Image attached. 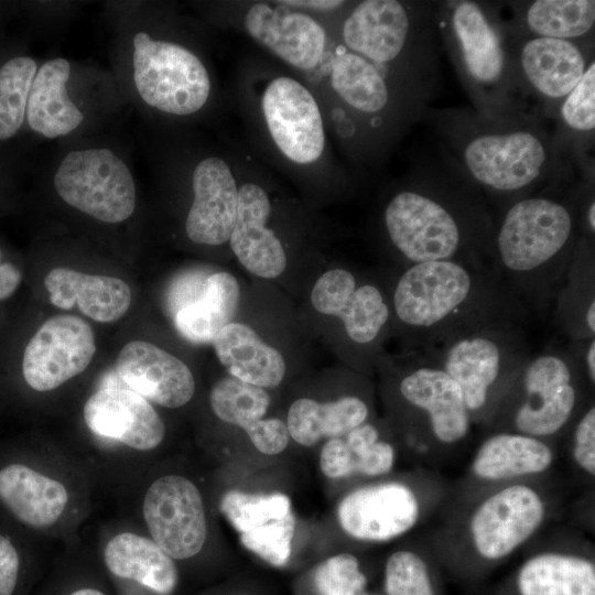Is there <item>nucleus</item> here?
<instances>
[{"instance_id":"24","label":"nucleus","mask_w":595,"mask_h":595,"mask_svg":"<svg viewBox=\"0 0 595 595\" xmlns=\"http://www.w3.org/2000/svg\"><path fill=\"white\" fill-rule=\"evenodd\" d=\"M67 502L68 493L61 482L21 463L0 467V504L24 526L51 527Z\"/></svg>"},{"instance_id":"4","label":"nucleus","mask_w":595,"mask_h":595,"mask_svg":"<svg viewBox=\"0 0 595 595\" xmlns=\"http://www.w3.org/2000/svg\"><path fill=\"white\" fill-rule=\"evenodd\" d=\"M526 324L480 326L416 351L458 385L472 422L487 423L532 354Z\"/></svg>"},{"instance_id":"39","label":"nucleus","mask_w":595,"mask_h":595,"mask_svg":"<svg viewBox=\"0 0 595 595\" xmlns=\"http://www.w3.org/2000/svg\"><path fill=\"white\" fill-rule=\"evenodd\" d=\"M221 513L240 533L283 518L291 512L290 498L280 493L262 495L227 491L219 504Z\"/></svg>"},{"instance_id":"23","label":"nucleus","mask_w":595,"mask_h":595,"mask_svg":"<svg viewBox=\"0 0 595 595\" xmlns=\"http://www.w3.org/2000/svg\"><path fill=\"white\" fill-rule=\"evenodd\" d=\"M554 462L549 441L531 435L495 431L478 446L472 474L486 483H509L547 473Z\"/></svg>"},{"instance_id":"28","label":"nucleus","mask_w":595,"mask_h":595,"mask_svg":"<svg viewBox=\"0 0 595 595\" xmlns=\"http://www.w3.org/2000/svg\"><path fill=\"white\" fill-rule=\"evenodd\" d=\"M69 74V63L57 57L44 63L33 78L26 119L32 130L46 138L66 136L84 119L80 110L67 96Z\"/></svg>"},{"instance_id":"3","label":"nucleus","mask_w":595,"mask_h":595,"mask_svg":"<svg viewBox=\"0 0 595 595\" xmlns=\"http://www.w3.org/2000/svg\"><path fill=\"white\" fill-rule=\"evenodd\" d=\"M382 219L405 267L437 260L490 267L494 228L477 207L432 191L403 188L387 202Z\"/></svg>"},{"instance_id":"45","label":"nucleus","mask_w":595,"mask_h":595,"mask_svg":"<svg viewBox=\"0 0 595 595\" xmlns=\"http://www.w3.org/2000/svg\"><path fill=\"white\" fill-rule=\"evenodd\" d=\"M246 433L253 446L264 455H277L289 444L286 423L277 418L262 419L248 428Z\"/></svg>"},{"instance_id":"12","label":"nucleus","mask_w":595,"mask_h":595,"mask_svg":"<svg viewBox=\"0 0 595 595\" xmlns=\"http://www.w3.org/2000/svg\"><path fill=\"white\" fill-rule=\"evenodd\" d=\"M549 159L545 141L524 129L479 133L463 150L470 176L484 188L499 194L527 191L542 177Z\"/></svg>"},{"instance_id":"2","label":"nucleus","mask_w":595,"mask_h":595,"mask_svg":"<svg viewBox=\"0 0 595 595\" xmlns=\"http://www.w3.org/2000/svg\"><path fill=\"white\" fill-rule=\"evenodd\" d=\"M576 208L551 196L512 202L493 230L489 264L528 310L554 304L578 247Z\"/></svg>"},{"instance_id":"31","label":"nucleus","mask_w":595,"mask_h":595,"mask_svg":"<svg viewBox=\"0 0 595 595\" xmlns=\"http://www.w3.org/2000/svg\"><path fill=\"white\" fill-rule=\"evenodd\" d=\"M517 588L520 595H595V564L573 553H538L521 565Z\"/></svg>"},{"instance_id":"41","label":"nucleus","mask_w":595,"mask_h":595,"mask_svg":"<svg viewBox=\"0 0 595 595\" xmlns=\"http://www.w3.org/2000/svg\"><path fill=\"white\" fill-rule=\"evenodd\" d=\"M383 585L387 595H435L426 562L411 550L390 554Z\"/></svg>"},{"instance_id":"25","label":"nucleus","mask_w":595,"mask_h":595,"mask_svg":"<svg viewBox=\"0 0 595 595\" xmlns=\"http://www.w3.org/2000/svg\"><path fill=\"white\" fill-rule=\"evenodd\" d=\"M212 344L230 377L266 389L279 386L285 376L286 365L282 354L266 344L246 324H227Z\"/></svg>"},{"instance_id":"51","label":"nucleus","mask_w":595,"mask_h":595,"mask_svg":"<svg viewBox=\"0 0 595 595\" xmlns=\"http://www.w3.org/2000/svg\"><path fill=\"white\" fill-rule=\"evenodd\" d=\"M69 595H105L101 591L90 587H84L72 592Z\"/></svg>"},{"instance_id":"50","label":"nucleus","mask_w":595,"mask_h":595,"mask_svg":"<svg viewBox=\"0 0 595 595\" xmlns=\"http://www.w3.org/2000/svg\"><path fill=\"white\" fill-rule=\"evenodd\" d=\"M586 224L588 231L594 234L595 230V203L594 199L588 204L586 209Z\"/></svg>"},{"instance_id":"40","label":"nucleus","mask_w":595,"mask_h":595,"mask_svg":"<svg viewBox=\"0 0 595 595\" xmlns=\"http://www.w3.org/2000/svg\"><path fill=\"white\" fill-rule=\"evenodd\" d=\"M295 524L291 511L283 518L240 533V542L270 565L281 567L290 560Z\"/></svg>"},{"instance_id":"5","label":"nucleus","mask_w":595,"mask_h":595,"mask_svg":"<svg viewBox=\"0 0 595 595\" xmlns=\"http://www.w3.org/2000/svg\"><path fill=\"white\" fill-rule=\"evenodd\" d=\"M586 385L569 346L544 348L531 354L487 423L496 431L550 441L570 429L586 407Z\"/></svg>"},{"instance_id":"49","label":"nucleus","mask_w":595,"mask_h":595,"mask_svg":"<svg viewBox=\"0 0 595 595\" xmlns=\"http://www.w3.org/2000/svg\"><path fill=\"white\" fill-rule=\"evenodd\" d=\"M282 2L313 15L333 13L346 4L345 1L340 0H284Z\"/></svg>"},{"instance_id":"35","label":"nucleus","mask_w":595,"mask_h":595,"mask_svg":"<svg viewBox=\"0 0 595 595\" xmlns=\"http://www.w3.org/2000/svg\"><path fill=\"white\" fill-rule=\"evenodd\" d=\"M558 323L570 340L595 337L594 268L578 245L566 279L554 301Z\"/></svg>"},{"instance_id":"19","label":"nucleus","mask_w":595,"mask_h":595,"mask_svg":"<svg viewBox=\"0 0 595 595\" xmlns=\"http://www.w3.org/2000/svg\"><path fill=\"white\" fill-rule=\"evenodd\" d=\"M84 420L93 433L137 451L158 447L165 435V425L152 404L129 388L97 390L84 405Z\"/></svg>"},{"instance_id":"46","label":"nucleus","mask_w":595,"mask_h":595,"mask_svg":"<svg viewBox=\"0 0 595 595\" xmlns=\"http://www.w3.org/2000/svg\"><path fill=\"white\" fill-rule=\"evenodd\" d=\"M21 572L22 560L17 547L0 532V595H15Z\"/></svg>"},{"instance_id":"18","label":"nucleus","mask_w":595,"mask_h":595,"mask_svg":"<svg viewBox=\"0 0 595 595\" xmlns=\"http://www.w3.org/2000/svg\"><path fill=\"white\" fill-rule=\"evenodd\" d=\"M272 205L269 193L253 178L239 182L236 221L229 238L230 248L249 272L274 279L286 268V253L269 220Z\"/></svg>"},{"instance_id":"38","label":"nucleus","mask_w":595,"mask_h":595,"mask_svg":"<svg viewBox=\"0 0 595 595\" xmlns=\"http://www.w3.org/2000/svg\"><path fill=\"white\" fill-rule=\"evenodd\" d=\"M36 69L35 61L28 56L13 57L0 68V140L20 129Z\"/></svg>"},{"instance_id":"27","label":"nucleus","mask_w":595,"mask_h":595,"mask_svg":"<svg viewBox=\"0 0 595 595\" xmlns=\"http://www.w3.org/2000/svg\"><path fill=\"white\" fill-rule=\"evenodd\" d=\"M451 24L468 76L484 86L498 83L505 69V53L482 8L472 1H459L453 9Z\"/></svg>"},{"instance_id":"20","label":"nucleus","mask_w":595,"mask_h":595,"mask_svg":"<svg viewBox=\"0 0 595 595\" xmlns=\"http://www.w3.org/2000/svg\"><path fill=\"white\" fill-rule=\"evenodd\" d=\"M116 371L129 389L161 407L180 408L195 392V380L187 365L145 340H131L121 348Z\"/></svg>"},{"instance_id":"52","label":"nucleus","mask_w":595,"mask_h":595,"mask_svg":"<svg viewBox=\"0 0 595 595\" xmlns=\"http://www.w3.org/2000/svg\"><path fill=\"white\" fill-rule=\"evenodd\" d=\"M363 595H377V594H369V593H364Z\"/></svg>"},{"instance_id":"1","label":"nucleus","mask_w":595,"mask_h":595,"mask_svg":"<svg viewBox=\"0 0 595 595\" xmlns=\"http://www.w3.org/2000/svg\"><path fill=\"white\" fill-rule=\"evenodd\" d=\"M390 305L415 351L480 326L529 320V311L490 267L465 260L405 267L394 283Z\"/></svg>"},{"instance_id":"47","label":"nucleus","mask_w":595,"mask_h":595,"mask_svg":"<svg viewBox=\"0 0 595 595\" xmlns=\"http://www.w3.org/2000/svg\"><path fill=\"white\" fill-rule=\"evenodd\" d=\"M569 347L575 356L588 386L593 388L595 383V337L570 340Z\"/></svg>"},{"instance_id":"33","label":"nucleus","mask_w":595,"mask_h":595,"mask_svg":"<svg viewBox=\"0 0 595 595\" xmlns=\"http://www.w3.org/2000/svg\"><path fill=\"white\" fill-rule=\"evenodd\" d=\"M318 72L328 78L333 93L358 112L379 113L389 104V87L379 68L346 48H333Z\"/></svg>"},{"instance_id":"11","label":"nucleus","mask_w":595,"mask_h":595,"mask_svg":"<svg viewBox=\"0 0 595 595\" xmlns=\"http://www.w3.org/2000/svg\"><path fill=\"white\" fill-rule=\"evenodd\" d=\"M239 21L250 39L302 73L320 71L333 51L328 31L316 15L282 1L245 3Z\"/></svg>"},{"instance_id":"10","label":"nucleus","mask_w":595,"mask_h":595,"mask_svg":"<svg viewBox=\"0 0 595 595\" xmlns=\"http://www.w3.org/2000/svg\"><path fill=\"white\" fill-rule=\"evenodd\" d=\"M548 512L543 496L523 483H508L476 504L467 520V540L486 561H500L522 547Z\"/></svg>"},{"instance_id":"14","label":"nucleus","mask_w":595,"mask_h":595,"mask_svg":"<svg viewBox=\"0 0 595 595\" xmlns=\"http://www.w3.org/2000/svg\"><path fill=\"white\" fill-rule=\"evenodd\" d=\"M143 517L152 540L172 559L185 560L204 547L207 523L202 495L181 475H164L148 488Z\"/></svg>"},{"instance_id":"21","label":"nucleus","mask_w":595,"mask_h":595,"mask_svg":"<svg viewBox=\"0 0 595 595\" xmlns=\"http://www.w3.org/2000/svg\"><path fill=\"white\" fill-rule=\"evenodd\" d=\"M410 32L405 6L397 0H365L346 15L340 28L344 47L374 64H388L404 50Z\"/></svg>"},{"instance_id":"29","label":"nucleus","mask_w":595,"mask_h":595,"mask_svg":"<svg viewBox=\"0 0 595 595\" xmlns=\"http://www.w3.org/2000/svg\"><path fill=\"white\" fill-rule=\"evenodd\" d=\"M396 463L394 446L380 437L377 426L365 422L340 437L329 439L320 454L322 473L333 479L354 474L381 476Z\"/></svg>"},{"instance_id":"8","label":"nucleus","mask_w":595,"mask_h":595,"mask_svg":"<svg viewBox=\"0 0 595 595\" xmlns=\"http://www.w3.org/2000/svg\"><path fill=\"white\" fill-rule=\"evenodd\" d=\"M398 376L397 393L421 445L450 447L468 436L473 422L463 393L441 367L412 351Z\"/></svg>"},{"instance_id":"48","label":"nucleus","mask_w":595,"mask_h":595,"mask_svg":"<svg viewBox=\"0 0 595 595\" xmlns=\"http://www.w3.org/2000/svg\"><path fill=\"white\" fill-rule=\"evenodd\" d=\"M23 280L22 269L13 261L4 258L0 247V303L11 299Z\"/></svg>"},{"instance_id":"36","label":"nucleus","mask_w":595,"mask_h":595,"mask_svg":"<svg viewBox=\"0 0 595 595\" xmlns=\"http://www.w3.org/2000/svg\"><path fill=\"white\" fill-rule=\"evenodd\" d=\"M526 23L539 37L572 41L588 33L595 23L593 0H537L529 4Z\"/></svg>"},{"instance_id":"43","label":"nucleus","mask_w":595,"mask_h":595,"mask_svg":"<svg viewBox=\"0 0 595 595\" xmlns=\"http://www.w3.org/2000/svg\"><path fill=\"white\" fill-rule=\"evenodd\" d=\"M564 123L576 131L595 128V64L592 62L581 80L564 97L561 107Z\"/></svg>"},{"instance_id":"9","label":"nucleus","mask_w":595,"mask_h":595,"mask_svg":"<svg viewBox=\"0 0 595 595\" xmlns=\"http://www.w3.org/2000/svg\"><path fill=\"white\" fill-rule=\"evenodd\" d=\"M54 186L66 204L104 223H122L136 209L133 176L106 148L67 153L54 174Z\"/></svg>"},{"instance_id":"15","label":"nucleus","mask_w":595,"mask_h":595,"mask_svg":"<svg viewBox=\"0 0 595 595\" xmlns=\"http://www.w3.org/2000/svg\"><path fill=\"white\" fill-rule=\"evenodd\" d=\"M424 505L416 490L401 482L363 486L338 504L337 520L353 539L387 542L412 530L422 519Z\"/></svg>"},{"instance_id":"22","label":"nucleus","mask_w":595,"mask_h":595,"mask_svg":"<svg viewBox=\"0 0 595 595\" xmlns=\"http://www.w3.org/2000/svg\"><path fill=\"white\" fill-rule=\"evenodd\" d=\"M44 286L54 306L77 307L85 316L100 323L120 320L131 303V291L123 280L66 267L52 269L44 278Z\"/></svg>"},{"instance_id":"30","label":"nucleus","mask_w":595,"mask_h":595,"mask_svg":"<svg viewBox=\"0 0 595 595\" xmlns=\"http://www.w3.org/2000/svg\"><path fill=\"white\" fill-rule=\"evenodd\" d=\"M104 561L113 575L159 594L173 592L177 584L173 559L153 540L132 532L111 538L104 550Z\"/></svg>"},{"instance_id":"53","label":"nucleus","mask_w":595,"mask_h":595,"mask_svg":"<svg viewBox=\"0 0 595 595\" xmlns=\"http://www.w3.org/2000/svg\"><path fill=\"white\" fill-rule=\"evenodd\" d=\"M241 595H245V594H241Z\"/></svg>"},{"instance_id":"26","label":"nucleus","mask_w":595,"mask_h":595,"mask_svg":"<svg viewBox=\"0 0 595 595\" xmlns=\"http://www.w3.org/2000/svg\"><path fill=\"white\" fill-rule=\"evenodd\" d=\"M520 64L529 84L549 99L564 98L587 68L583 52L573 41L539 36L524 43Z\"/></svg>"},{"instance_id":"42","label":"nucleus","mask_w":595,"mask_h":595,"mask_svg":"<svg viewBox=\"0 0 595 595\" xmlns=\"http://www.w3.org/2000/svg\"><path fill=\"white\" fill-rule=\"evenodd\" d=\"M313 583L317 595H363L367 578L355 555L339 553L315 567Z\"/></svg>"},{"instance_id":"34","label":"nucleus","mask_w":595,"mask_h":595,"mask_svg":"<svg viewBox=\"0 0 595 595\" xmlns=\"http://www.w3.org/2000/svg\"><path fill=\"white\" fill-rule=\"evenodd\" d=\"M239 298L240 288L232 274L212 273L205 280L201 296L175 313V327L192 343H212L218 332L232 322Z\"/></svg>"},{"instance_id":"6","label":"nucleus","mask_w":595,"mask_h":595,"mask_svg":"<svg viewBox=\"0 0 595 595\" xmlns=\"http://www.w3.org/2000/svg\"><path fill=\"white\" fill-rule=\"evenodd\" d=\"M255 125L281 163L296 172L315 171L326 159L323 110L312 90L284 73L255 83Z\"/></svg>"},{"instance_id":"7","label":"nucleus","mask_w":595,"mask_h":595,"mask_svg":"<svg viewBox=\"0 0 595 595\" xmlns=\"http://www.w3.org/2000/svg\"><path fill=\"white\" fill-rule=\"evenodd\" d=\"M133 78L147 105L175 117L201 111L212 94L209 72L198 55L145 32L133 37Z\"/></svg>"},{"instance_id":"16","label":"nucleus","mask_w":595,"mask_h":595,"mask_svg":"<svg viewBox=\"0 0 595 595\" xmlns=\"http://www.w3.org/2000/svg\"><path fill=\"white\" fill-rule=\"evenodd\" d=\"M311 302L317 312L339 318L347 338L359 347L377 342L392 317L378 285L360 283L351 271L340 268L316 280Z\"/></svg>"},{"instance_id":"37","label":"nucleus","mask_w":595,"mask_h":595,"mask_svg":"<svg viewBox=\"0 0 595 595\" xmlns=\"http://www.w3.org/2000/svg\"><path fill=\"white\" fill-rule=\"evenodd\" d=\"M271 399L264 388H260L234 377L218 380L209 393L214 414L221 421L245 431L264 419Z\"/></svg>"},{"instance_id":"17","label":"nucleus","mask_w":595,"mask_h":595,"mask_svg":"<svg viewBox=\"0 0 595 595\" xmlns=\"http://www.w3.org/2000/svg\"><path fill=\"white\" fill-rule=\"evenodd\" d=\"M239 170L219 155L198 161L192 172L193 202L185 220L188 239L205 246L229 241L238 207Z\"/></svg>"},{"instance_id":"44","label":"nucleus","mask_w":595,"mask_h":595,"mask_svg":"<svg viewBox=\"0 0 595 595\" xmlns=\"http://www.w3.org/2000/svg\"><path fill=\"white\" fill-rule=\"evenodd\" d=\"M572 455L588 476L595 475V407L588 403L571 425Z\"/></svg>"},{"instance_id":"13","label":"nucleus","mask_w":595,"mask_h":595,"mask_svg":"<svg viewBox=\"0 0 595 595\" xmlns=\"http://www.w3.org/2000/svg\"><path fill=\"white\" fill-rule=\"evenodd\" d=\"M96 353L91 326L79 316L46 320L26 343L21 374L29 388L46 392L82 374Z\"/></svg>"},{"instance_id":"32","label":"nucleus","mask_w":595,"mask_h":595,"mask_svg":"<svg viewBox=\"0 0 595 595\" xmlns=\"http://www.w3.org/2000/svg\"><path fill=\"white\" fill-rule=\"evenodd\" d=\"M369 407L358 396L347 394L334 401L310 398L295 400L288 411L286 428L296 443L312 446L323 437H340L367 422Z\"/></svg>"}]
</instances>
